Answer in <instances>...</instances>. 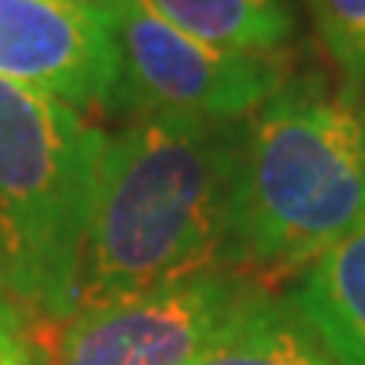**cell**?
Listing matches in <instances>:
<instances>
[{
    "label": "cell",
    "mask_w": 365,
    "mask_h": 365,
    "mask_svg": "<svg viewBox=\"0 0 365 365\" xmlns=\"http://www.w3.org/2000/svg\"><path fill=\"white\" fill-rule=\"evenodd\" d=\"M318 41L349 85L365 91V0H308Z\"/></svg>",
    "instance_id": "10"
},
{
    "label": "cell",
    "mask_w": 365,
    "mask_h": 365,
    "mask_svg": "<svg viewBox=\"0 0 365 365\" xmlns=\"http://www.w3.org/2000/svg\"><path fill=\"white\" fill-rule=\"evenodd\" d=\"M0 298H7V294H4V287H0Z\"/></svg>",
    "instance_id": "13"
},
{
    "label": "cell",
    "mask_w": 365,
    "mask_h": 365,
    "mask_svg": "<svg viewBox=\"0 0 365 365\" xmlns=\"http://www.w3.org/2000/svg\"><path fill=\"white\" fill-rule=\"evenodd\" d=\"M0 78L88 112H118L108 17L68 0H0Z\"/></svg>",
    "instance_id": "6"
},
{
    "label": "cell",
    "mask_w": 365,
    "mask_h": 365,
    "mask_svg": "<svg viewBox=\"0 0 365 365\" xmlns=\"http://www.w3.org/2000/svg\"><path fill=\"white\" fill-rule=\"evenodd\" d=\"M0 365H44L38 328L11 298H0Z\"/></svg>",
    "instance_id": "11"
},
{
    "label": "cell",
    "mask_w": 365,
    "mask_h": 365,
    "mask_svg": "<svg viewBox=\"0 0 365 365\" xmlns=\"http://www.w3.org/2000/svg\"><path fill=\"white\" fill-rule=\"evenodd\" d=\"M182 34L223 51L277 54L294 34L287 0H145Z\"/></svg>",
    "instance_id": "9"
},
{
    "label": "cell",
    "mask_w": 365,
    "mask_h": 365,
    "mask_svg": "<svg viewBox=\"0 0 365 365\" xmlns=\"http://www.w3.org/2000/svg\"><path fill=\"white\" fill-rule=\"evenodd\" d=\"M196 365H349L301 312L261 287Z\"/></svg>",
    "instance_id": "8"
},
{
    "label": "cell",
    "mask_w": 365,
    "mask_h": 365,
    "mask_svg": "<svg viewBox=\"0 0 365 365\" xmlns=\"http://www.w3.org/2000/svg\"><path fill=\"white\" fill-rule=\"evenodd\" d=\"M365 223V91L304 71L237 122L223 271L304 274Z\"/></svg>",
    "instance_id": "1"
},
{
    "label": "cell",
    "mask_w": 365,
    "mask_h": 365,
    "mask_svg": "<svg viewBox=\"0 0 365 365\" xmlns=\"http://www.w3.org/2000/svg\"><path fill=\"white\" fill-rule=\"evenodd\" d=\"M68 4H78V7H88V11L105 14V11H108V4H112V0H68Z\"/></svg>",
    "instance_id": "12"
},
{
    "label": "cell",
    "mask_w": 365,
    "mask_h": 365,
    "mask_svg": "<svg viewBox=\"0 0 365 365\" xmlns=\"http://www.w3.org/2000/svg\"><path fill=\"white\" fill-rule=\"evenodd\" d=\"M237 122L135 115L105 143L71 312L223 267Z\"/></svg>",
    "instance_id": "2"
},
{
    "label": "cell",
    "mask_w": 365,
    "mask_h": 365,
    "mask_svg": "<svg viewBox=\"0 0 365 365\" xmlns=\"http://www.w3.org/2000/svg\"><path fill=\"white\" fill-rule=\"evenodd\" d=\"M105 143L85 112L0 78V287L41 322L71 312Z\"/></svg>",
    "instance_id": "3"
},
{
    "label": "cell",
    "mask_w": 365,
    "mask_h": 365,
    "mask_svg": "<svg viewBox=\"0 0 365 365\" xmlns=\"http://www.w3.org/2000/svg\"><path fill=\"white\" fill-rule=\"evenodd\" d=\"M118 51V112L237 122L287 78L281 54L223 51L182 34L145 0H112Z\"/></svg>",
    "instance_id": "4"
},
{
    "label": "cell",
    "mask_w": 365,
    "mask_h": 365,
    "mask_svg": "<svg viewBox=\"0 0 365 365\" xmlns=\"http://www.w3.org/2000/svg\"><path fill=\"white\" fill-rule=\"evenodd\" d=\"M264 284L207 271L44 322V365H196Z\"/></svg>",
    "instance_id": "5"
},
{
    "label": "cell",
    "mask_w": 365,
    "mask_h": 365,
    "mask_svg": "<svg viewBox=\"0 0 365 365\" xmlns=\"http://www.w3.org/2000/svg\"><path fill=\"white\" fill-rule=\"evenodd\" d=\"M349 365H365V223L325 250L284 294Z\"/></svg>",
    "instance_id": "7"
}]
</instances>
